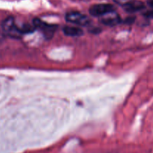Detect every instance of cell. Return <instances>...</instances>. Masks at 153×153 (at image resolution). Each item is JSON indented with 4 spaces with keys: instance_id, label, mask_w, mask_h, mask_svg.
<instances>
[{
    "instance_id": "9c48e42d",
    "label": "cell",
    "mask_w": 153,
    "mask_h": 153,
    "mask_svg": "<svg viewBox=\"0 0 153 153\" xmlns=\"http://www.w3.org/2000/svg\"><path fill=\"white\" fill-rule=\"evenodd\" d=\"M143 16L146 18H149V19H153V10H147V11L144 12L143 13Z\"/></svg>"
},
{
    "instance_id": "30bf717a",
    "label": "cell",
    "mask_w": 153,
    "mask_h": 153,
    "mask_svg": "<svg viewBox=\"0 0 153 153\" xmlns=\"http://www.w3.org/2000/svg\"><path fill=\"white\" fill-rule=\"evenodd\" d=\"M134 19H135V18L134 17L130 16V17H128L126 19V22L127 23H133L134 21Z\"/></svg>"
},
{
    "instance_id": "3957f363",
    "label": "cell",
    "mask_w": 153,
    "mask_h": 153,
    "mask_svg": "<svg viewBox=\"0 0 153 153\" xmlns=\"http://www.w3.org/2000/svg\"><path fill=\"white\" fill-rule=\"evenodd\" d=\"M66 20L73 24H76L81 26H85L91 23V20L86 15L79 12H69L66 14Z\"/></svg>"
},
{
    "instance_id": "5b68a950",
    "label": "cell",
    "mask_w": 153,
    "mask_h": 153,
    "mask_svg": "<svg viewBox=\"0 0 153 153\" xmlns=\"http://www.w3.org/2000/svg\"><path fill=\"white\" fill-rule=\"evenodd\" d=\"M120 22V16L115 10L108 12L103 16H100V22L108 26H114Z\"/></svg>"
},
{
    "instance_id": "7a4b0ae2",
    "label": "cell",
    "mask_w": 153,
    "mask_h": 153,
    "mask_svg": "<svg viewBox=\"0 0 153 153\" xmlns=\"http://www.w3.org/2000/svg\"><path fill=\"white\" fill-rule=\"evenodd\" d=\"M33 25H34L36 28H39L43 32L45 38L48 39V40L53 37L54 33L56 31L57 28L56 25L46 23L44 21L41 20L38 18H35V19H33Z\"/></svg>"
},
{
    "instance_id": "8fae6325",
    "label": "cell",
    "mask_w": 153,
    "mask_h": 153,
    "mask_svg": "<svg viewBox=\"0 0 153 153\" xmlns=\"http://www.w3.org/2000/svg\"><path fill=\"white\" fill-rule=\"evenodd\" d=\"M147 4L149 6V7H152L153 8V0H148Z\"/></svg>"
},
{
    "instance_id": "52a82bcc",
    "label": "cell",
    "mask_w": 153,
    "mask_h": 153,
    "mask_svg": "<svg viewBox=\"0 0 153 153\" xmlns=\"http://www.w3.org/2000/svg\"><path fill=\"white\" fill-rule=\"evenodd\" d=\"M63 32L64 33L65 35L70 36V37H80L84 34V31L82 28L72 26L64 27Z\"/></svg>"
},
{
    "instance_id": "ba28073f",
    "label": "cell",
    "mask_w": 153,
    "mask_h": 153,
    "mask_svg": "<svg viewBox=\"0 0 153 153\" xmlns=\"http://www.w3.org/2000/svg\"><path fill=\"white\" fill-rule=\"evenodd\" d=\"M131 1V0H114V1L115 3L118 4L119 5L123 6V7Z\"/></svg>"
},
{
    "instance_id": "6da1fadb",
    "label": "cell",
    "mask_w": 153,
    "mask_h": 153,
    "mask_svg": "<svg viewBox=\"0 0 153 153\" xmlns=\"http://www.w3.org/2000/svg\"><path fill=\"white\" fill-rule=\"evenodd\" d=\"M1 28L4 34L11 38L18 39L22 35L19 30V27L16 25L13 16H8L4 19L1 23Z\"/></svg>"
},
{
    "instance_id": "277c9868",
    "label": "cell",
    "mask_w": 153,
    "mask_h": 153,
    "mask_svg": "<svg viewBox=\"0 0 153 153\" xmlns=\"http://www.w3.org/2000/svg\"><path fill=\"white\" fill-rule=\"evenodd\" d=\"M115 10V7L111 4H97L92 5L89 9L90 14L100 17L108 12Z\"/></svg>"
},
{
    "instance_id": "8992f818",
    "label": "cell",
    "mask_w": 153,
    "mask_h": 153,
    "mask_svg": "<svg viewBox=\"0 0 153 153\" xmlns=\"http://www.w3.org/2000/svg\"><path fill=\"white\" fill-rule=\"evenodd\" d=\"M123 8L128 13H135V12L143 10L145 8V4L140 1L131 0V1L123 6Z\"/></svg>"
}]
</instances>
